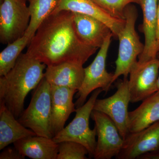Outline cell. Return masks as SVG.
<instances>
[{
    "label": "cell",
    "instance_id": "cell-1",
    "mask_svg": "<svg viewBox=\"0 0 159 159\" xmlns=\"http://www.w3.org/2000/svg\"><path fill=\"white\" fill-rule=\"evenodd\" d=\"M73 18L74 13L69 11L49 15L38 28L26 53L47 66L64 62L83 65L98 48L80 40Z\"/></svg>",
    "mask_w": 159,
    "mask_h": 159
},
{
    "label": "cell",
    "instance_id": "cell-2",
    "mask_svg": "<svg viewBox=\"0 0 159 159\" xmlns=\"http://www.w3.org/2000/svg\"><path fill=\"white\" fill-rule=\"evenodd\" d=\"M47 65L21 53L13 68L0 77V103L18 119L24 110L25 99L44 77Z\"/></svg>",
    "mask_w": 159,
    "mask_h": 159
},
{
    "label": "cell",
    "instance_id": "cell-3",
    "mask_svg": "<svg viewBox=\"0 0 159 159\" xmlns=\"http://www.w3.org/2000/svg\"><path fill=\"white\" fill-rule=\"evenodd\" d=\"M125 23L124 28L118 36L119 40L118 57L116 68L111 84L119 77H127L133 66L138 61L137 58L144 49L143 44L135 30L138 18L137 8L133 4H129L124 10Z\"/></svg>",
    "mask_w": 159,
    "mask_h": 159
},
{
    "label": "cell",
    "instance_id": "cell-4",
    "mask_svg": "<svg viewBox=\"0 0 159 159\" xmlns=\"http://www.w3.org/2000/svg\"><path fill=\"white\" fill-rule=\"evenodd\" d=\"M51 106V85L44 77L34 89L29 106L24 110L17 120L37 135L53 139Z\"/></svg>",
    "mask_w": 159,
    "mask_h": 159
},
{
    "label": "cell",
    "instance_id": "cell-5",
    "mask_svg": "<svg viewBox=\"0 0 159 159\" xmlns=\"http://www.w3.org/2000/svg\"><path fill=\"white\" fill-rule=\"evenodd\" d=\"M102 91L101 89L95 90L88 100L82 106L76 109L74 119L53 137L52 139L54 142L57 143L64 141L78 142L87 149L90 157H93L97 146V130L96 126L93 129L90 128L89 119L95 102Z\"/></svg>",
    "mask_w": 159,
    "mask_h": 159
},
{
    "label": "cell",
    "instance_id": "cell-6",
    "mask_svg": "<svg viewBox=\"0 0 159 159\" xmlns=\"http://www.w3.org/2000/svg\"><path fill=\"white\" fill-rule=\"evenodd\" d=\"M28 0H3L0 5V41L8 44L25 35L31 14Z\"/></svg>",
    "mask_w": 159,
    "mask_h": 159
},
{
    "label": "cell",
    "instance_id": "cell-7",
    "mask_svg": "<svg viewBox=\"0 0 159 159\" xmlns=\"http://www.w3.org/2000/svg\"><path fill=\"white\" fill-rule=\"evenodd\" d=\"M113 34L109 35L100 48L97 56L88 66L84 68V76L81 87L77 92L76 108L85 103L87 98L95 90L101 89L107 92L111 85L114 73H109L106 70V60Z\"/></svg>",
    "mask_w": 159,
    "mask_h": 159
},
{
    "label": "cell",
    "instance_id": "cell-8",
    "mask_svg": "<svg viewBox=\"0 0 159 159\" xmlns=\"http://www.w3.org/2000/svg\"><path fill=\"white\" fill-rule=\"evenodd\" d=\"M116 92L111 97L97 99L93 110L106 114L116 124L120 135L124 140L128 130V105L130 102L128 79L124 77L117 83Z\"/></svg>",
    "mask_w": 159,
    "mask_h": 159
},
{
    "label": "cell",
    "instance_id": "cell-9",
    "mask_svg": "<svg viewBox=\"0 0 159 159\" xmlns=\"http://www.w3.org/2000/svg\"><path fill=\"white\" fill-rule=\"evenodd\" d=\"M159 59L134 64L129 73L128 88L130 102L142 101L158 91Z\"/></svg>",
    "mask_w": 159,
    "mask_h": 159
},
{
    "label": "cell",
    "instance_id": "cell-10",
    "mask_svg": "<svg viewBox=\"0 0 159 159\" xmlns=\"http://www.w3.org/2000/svg\"><path fill=\"white\" fill-rule=\"evenodd\" d=\"M91 118L95 123L98 140L93 157L95 159H111L122 149L124 140L116 124L106 114L93 110Z\"/></svg>",
    "mask_w": 159,
    "mask_h": 159
},
{
    "label": "cell",
    "instance_id": "cell-11",
    "mask_svg": "<svg viewBox=\"0 0 159 159\" xmlns=\"http://www.w3.org/2000/svg\"><path fill=\"white\" fill-rule=\"evenodd\" d=\"M61 11L80 13L100 20L110 29L113 37L116 38H118L125 25V19L112 16L96 0H56L54 10L51 13Z\"/></svg>",
    "mask_w": 159,
    "mask_h": 159
},
{
    "label": "cell",
    "instance_id": "cell-12",
    "mask_svg": "<svg viewBox=\"0 0 159 159\" xmlns=\"http://www.w3.org/2000/svg\"><path fill=\"white\" fill-rule=\"evenodd\" d=\"M159 150V121L137 132L129 133L124 140L117 159H137L147 152Z\"/></svg>",
    "mask_w": 159,
    "mask_h": 159
},
{
    "label": "cell",
    "instance_id": "cell-13",
    "mask_svg": "<svg viewBox=\"0 0 159 159\" xmlns=\"http://www.w3.org/2000/svg\"><path fill=\"white\" fill-rule=\"evenodd\" d=\"M77 92L65 87L51 85V123L54 136L64 128L70 115L76 111L73 98Z\"/></svg>",
    "mask_w": 159,
    "mask_h": 159
},
{
    "label": "cell",
    "instance_id": "cell-14",
    "mask_svg": "<svg viewBox=\"0 0 159 159\" xmlns=\"http://www.w3.org/2000/svg\"><path fill=\"white\" fill-rule=\"evenodd\" d=\"M73 13L74 29L84 44L100 48L109 35L113 34L108 26L100 20L87 15Z\"/></svg>",
    "mask_w": 159,
    "mask_h": 159
},
{
    "label": "cell",
    "instance_id": "cell-15",
    "mask_svg": "<svg viewBox=\"0 0 159 159\" xmlns=\"http://www.w3.org/2000/svg\"><path fill=\"white\" fill-rule=\"evenodd\" d=\"M143 14L142 30L145 36L144 49L138 58L143 62L157 58L156 34L158 0H137Z\"/></svg>",
    "mask_w": 159,
    "mask_h": 159
},
{
    "label": "cell",
    "instance_id": "cell-16",
    "mask_svg": "<svg viewBox=\"0 0 159 159\" xmlns=\"http://www.w3.org/2000/svg\"><path fill=\"white\" fill-rule=\"evenodd\" d=\"M83 65L73 62H64L47 66L45 78L51 85L65 87L78 91L83 82Z\"/></svg>",
    "mask_w": 159,
    "mask_h": 159
},
{
    "label": "cell",
    "instance_id": "cell-17",
    "mask_svg": "<svg viewBox=\"0 0 159 159\" xmlns=\"http://www.w3.org/2000/svg\"><path fill=\"white\" fill-rule=\"evenodd\" d=\"M13 144L25 157L33 159H57L59 145L52 139L32 136L20 139Z\"/></svg>",
    "mask_w": 159,
    "mask_h": 159
},
{
    "label": "cell",
    "instance_id": "cell-18",
    "mask_svg": "<svg viewBox=\"0 0 159 159\" xmlns=\"http://www.w3.org/2000/svg\"><path fill=\"white\" fill-rule=\"evenodd\" d=\"M158 121L159 91L143 100L134 110L129 112V132H137Z\"/></svg>",
    "mask_w": 159,
    "mask_h": 159
},
{
    "label": "cell",
    "instance_id": "cell-19",
    "mask_svg": "<svg viewBox=\"0 0 159 159\" xmlns=\"http://www.w3.org/2000/svg\"><path fill=\"white\" fill-rule=\"evenodd\" d=\"M16 119L7 107L0 103V150L20 139L37 135Z\"/></svg>",
    "mask_w": 159,
    "mask_h": 159
},
{
    "label": "cell",
    "instance_id": "cell-20",
    "mask_svg": "<svg viewBox=\"0 0 159 159\" xmlns=\"http://www.w3.org/2000/svg\"><path fill=\"white\" fill-rule=\"evenodd\" d=\"M28 2L31 20L25 35L32 39L40 24L54 10L56 0H28Z\"/></svg>",
    "mask_w": 159,
    "mask_h": 159
},
{
    "label": "cell",
    "instance_id": "cell-21",
    "mask_svg": "<svg viewBox=\"0 0 159 159\" xmlns=\"http://www.w3.org/2000/svg\"><path fill=\"white\" fill-rule=\"evenodd\" d=\"M31 38L24 35L7 47L0 53V77L6 75L14 66L16 61L26 46L29 45Z\"/></svg>",
    "mask_w": 159,
    "mask_h": 159
},
{
    "label": "cell",
    "instance_id": "cell-22",
    "mask_svg": "<svg viewBox=\"0 0 159 159\" xmlns=\"http://www.w3.org/2000/svg\"><path fill=\"white\" fill-rule=\"evenodd\" d=\"M57 159H87V149L78 142L64 141L58 143Z\"/></svg>",
    "mask_w": 159,
    "mask_h": 159
},
{
    "label": "cell",
    "instance_id": "cell-23",
    "mask_svg": "<svg viewBox=\"0 0 159 159\" xmlns=\"http://www.w3.org/2000/svg\"><path fill=\"white\" fill-rule=\"evenodd\" d=\"M103 9L114 17L125 19L124 10L128 5L137 3V0H96Z\"/></svg>",
    "mask_w": 159,
    "mask_h": 159
},
{
    "label": "cell",
    "instance_id": "cell-24",
    "mask_svg": "<svg viewBox=\"0 0 159 159\" xmlns=\"http://www.w3.org/2000/svg\"><path fill=\"white\" fill-rule=\"evenodd\" d=\"M25 157L15 147H6L0 154V159H25Z\"/></svg>",
    "mask_w": 159,
    "mask_h": 159
},
{
    "label": "cell",
    "instance_id": "cell-25",
    "mask_svg": "<svg viewBox=\"0 0 159 159\" xmlns=\"http://www.w3.org/2000/svg\"><path fill=\"white\" fill-rule=\"evenodd\" d=\"M156 48L157 53V57H159V0L158 5L157 18V24L156 29Z\"/></svg>",
    "mask_w": 159,
    "mask_h": 159
},
{
    "label": "cell",
    "instance_id": "cell-26",
    "mask_svg": "<svg viewBox=\"0 0 159 159\" xmlns=\"http://www.w3.org/2000/svg\"><path fill=\"white\" fill-rule=\"evenodd\" d=\"M137 159H159V150L144 154L140 156Z\"/></svg>",
    "mask_w": 159,
    "mask_h": 159
},
{
    "label": "cell",
    "instance_id": "cell-27",
    "mask_svg": "<svg viewBox=\"0 0 159 159\" xmlns=\"http://www.w3.org/2000/svg\"><path fill=\"white\" fill-rule=\"evenodd\" d=\"M157 87L158 91H159V74L158 77L157 82Z\"/></svg>",
    "mask_w": 159,
    "mask_h": 159
},
{
    "label": "cell",
    "instance_id": "cell-28",
    "mask_svg": "<svg viewBox=\"0 0 159 159\" xmlns=\"http://www.w3.org/2000/svg\"><path fill=\"white\" fill-rule=\"evenodd\" d=\"M3 1V0H0V3L2 2Z\"/></svg>",
    "mask_w": 159,
    "mask_h": 159
}]
</instances>
